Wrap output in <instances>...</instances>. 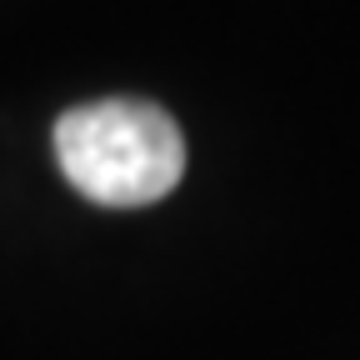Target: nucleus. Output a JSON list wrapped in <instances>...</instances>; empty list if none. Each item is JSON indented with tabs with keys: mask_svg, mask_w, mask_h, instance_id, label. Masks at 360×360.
I'll list each match as a JSON object with an SVG mask.
<instances>
[{
	"mask_svg": "<svg viewBox=\"0 0 360 360\" xmlns=\"http://www.w3.org/2000/svg\"><path fill=\"white\" fill-rule=\"evenodd\" d=\"M56 160L75 195L110 210H135L165 200L180 186L186 135L155 101L110 96L56 120Z\"/></svg>",
	"mask_w": 360,
	"mask_h": 360,
	"instance_id": "1",
	"label": "nucleus"
}]
</instances>
